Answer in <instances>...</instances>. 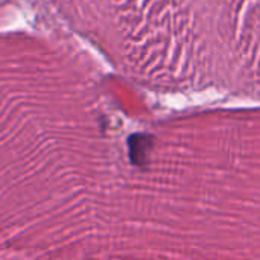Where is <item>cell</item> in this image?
I'll return each instance as SVG.
<instances>
[]
</instances>
